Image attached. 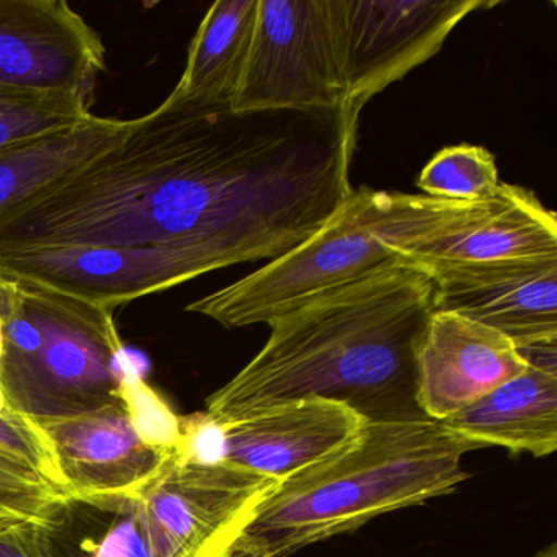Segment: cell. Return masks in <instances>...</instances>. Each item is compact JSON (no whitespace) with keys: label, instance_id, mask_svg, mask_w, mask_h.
Masks as SVG:
<instances>
[{"label":"cell","instance_id":"6da1fadb","mask_svg":"<svg viewBox=\"0 0 557 557\" xmlns=\"http://www.w3.org/2000/svg\"><path fill=\"white\" fill-rule=\"evenodd\" d=\"M292 201L288 151L260 113L162 102L0 218V252L188 247L226 269L272 259Z\"/></svg>","mask_w":557,"mask_h":557},{"label":"cell","instance_id":"7a4b0ae2","mask_svg":"<svg viewBox=\"0 0 557 557\" xmlns=\"http://www.w3.org/2000/svg\"><path fill=\"white\" fill-rule=\"evenodd\" d=\"M435 311V283L403 262L312 296L269 322L262 350L208 397L205 413L224 425L327 399L368 422L429 419L417 403V355Z\"/></svg>","mask_w":557,"mask_h":557},{"label":"cell","instance_id":"3957f363","mask_svg":"<svg viewBox=\"0 0 557 557\" xmlns=\"http://www.w3.org/2000/svg\"><path fill=\"white\" fill-rule=\"evenodd\" d=\"M479 449L438 420L367 422L347 446L280 481L230 557H292L391 511L451 494Z\"/></svg>","mask_w":557,"mask_h":557},{"label":"cell","instance_id":"277c9868","mask_svg":"<svg viewBox=\"0 0 557 557\" xmlns=\"http://www.w3.org/2000/svg\"><path fill=\"white\" fill-rule=\"evenodd\" d=\"M426 195L354 190L314 236L252 275L187 306L227 329L269 324L306 299L400 262L396 249L455 230L487 210Z\"/></svg>","mask_w":557,"mask_h":557},{"label":"cell","instance_id":"5b68a950","mask_svg":"<svg viewBox=\"0 0 557 557\" xmlns=\"http://www.w3.org/2000/svg\"><path fill=\"white\" fill-rule=\"evenodd\" d=\"M115 311L0 269V389L32 420L63 419L122 400L129 368Z\"/></svg>","mask_w":557,"mask_h":557},{"label":"cell","instance_id":"8992f818","mask_svg":"<svg viewBox=\"0 0 557 557\" xmlns=\"http://www.w3.org/2000/svg\"><path fill=\"white\" fill-rule=\"evenodd\" d=\"M234 112L348 109L344 0H259Z\"/></svg>","mask_w":557,"mask_h":557},{"label":"cell","instance_id":"52a82bcc","mask_svg":"<svg viewBox=\"0 0 557 557\" xmlns=\"http://www.w3.org/2000/svg\"><path fill=\"white\" fill-rule=\"evenodd\" d=\"M278 484L230 462L201 465L178 453L138 495L152 530L178 557H230Z\"/></svg>","mask_w":557,"mask_h":557},{"label":"cell","instance_id":"ba28073f","mask_svg":"<svg viewBox=\"0 0 557 557\" xmlns=\"http://www.w3.org/2000/svg\"><path fill=\"white\" fill-rule=\"evenodd\" d=\"M485 0H344L348 109L363 107L435 57L456 25Z\"/></svg>","mask_w":557,"mask_h":557},{"label":"cell","instance_id":"9c48e42d","mask_svg":"<svg viewBox=\"0 0 557 557\" xmlns=\"http://www.w3.org/2000/svg\"><path fill=\"white\" fill-rule=\"evenodd\" d=\"M0 269L115 311L223 265L211 253L188 247L77 246L0 252Z\"/></svg>","mask_w":557,"mask_h":557},{"label":"cell","instance_id":"30bf717a","mask_svg":"<svg viewBox=\"0 0 557 557\" xmlns=\"http://www.w3.org/2000/svg\"><path fill=\"white\" fill-rule=\"evenodd\" d=\"M107 71L100 35L63 0H0V84L90 100Z\"/></svg>","mask_w":557,"mask_h":557},{"label":"cell","instance_id":"8fae6325","mask_svg":"<svg viewBox=\"0 0 557 557\" xmlns=\"http://www.w3.org/2000/svg\"><path fill=\"white\" fill-rule=\"evenodd\" d=\"M436 311L500 332L518 351L557 345V259L425 270Z\"/></svg>","mask_w":557,"mask_h":557},{"label":"cell","instance_id":"7c38bea8","mask_svg":"<svg viewBox=\"0 0 557 557\" xmlns=\"http://www.w3.org/2000/svg\"><path fill=\"white\" fill-rule=\"evenodd\" d=\"M34 422L71 497L141 494L181 453L143 443L123 399L77 416Z\"/></svg>","mask_w":557,"mask_h":557},{"label":"cell","instance_id":"4fadbf2b","mask_svg":"<svg viewBox=\"0 0 557 557\" xmlns=\"http://www.w3.org/2000/svg\"><path fill=\"white\" fill-rule=\"evenodd\" d=\"M527 368L528 361L500 332L435 311L417 355V403L429 419L440 422Z\"/></svg>","mask_w":557,"mask_h":557},{"label":"cell","instance_id":"5bb4252c","mask_svg":"<svg viewBox=\"0 0 557 557\" xmlns=\"http://www.w3.org/2000/svg\"><path fill=\"white\" fill-rule=\"evenodd\" d=\"M367 422L335 400L282 404L224 423L223 461L283 481L341 451Z\"/></svg>","mask_w":557,"mask_h":557},{"label":"cell","instance_id":"9a60e30c","mask_svg":"<svg viewBox=\"0 0 557 557\" xmlns=\"http://www.w3.org/2000/svg\"><path fill=\"white\" fill-rule=\"evenodd\" d=\"M416 269L557 259V220L531 191L500 184L487 210L443 234L396 249Z\"/></svg>","mask_w":557,"mask_h":557},{"label":"cell","instance_id":"2e32d148","mask_svg":"<svg viewBox=\"0 0 557 557\" xmlns=\"http://www.w3.org/2000/svg\"><path fill=\"white\" fill-rule=\"evenodd\" d=\"M478 448L504 446L534 458L557 449V368L528 363L520 376L440 420Z\"/></svg>","mask_w":557,"mask_h":557},{"label":"cell","instance_id":"e0dca14e","mask_svg":"<svg viewBox=\"0 0 557 557\" xmlns=\"http://www.w3.org/2000/svg\"><path fill=\"white\" fill-rule=\"evenodd\" d=\"M45 531L50 557H178L152 531L139 495L71 497Z\"/></svg>","mask_w":557,"mask_h":557},{"label":"cell","instance_id":"ac0fdd59","mask_svg":"<svg viewBox=\"0 0 557 557\" xmlns=\"http://www.w3.org/2000/svg\"><path fill=\"white\" fill-rule=\"evenodd\" d=\"M257 14L259 0L214 2L188 48L184 74L164 102L231 107L249 60Z\"/></svg>","mask_w":557,"mask_h":557},{"label":"cell","instance_id":"d6986e66","mask_svg":"<svg viewBox=\"0 0 557 557\" xmlns=\"http://www.w3.org/2000/svg\"><path fill=\"white\" fill-rule=\"evenodd\" d=\"M132 120L90 115L84 122L0 149V218L113 148Z\"/></svg>","mask_w":557,"mask_h":557},{"label":"cell","instance_id":"ffe728a7","mask_svg":"<svg viewBox=\"0 0 557 557\" xmlns=\"http://www.w3.org/2000/svg\"><path fill=\"white\" fill-rule=\"evenodd\" d=\"M90 115L84 97L0 84V149L71 128Z\"/></svg>","mask_w":557,"mask_h":557},{"label":"cell","instance_id":"44dd1931","mask_svg":"<svg viewBox=\"0 0 557 557\" xmlns=\"http://www.w3.org/2000/svg\"><path fill=\"white\" fill-rule=\"evenodd\" d=\"M500 187L491 152L479 146H451L423 168L419 188L426 197L456 203H485Z\"/></svg>","mask_w":557,"mask_h":557},{"label":"cell","instance_id":"7402d4cb","mask_svg":"<svg viewBox=\"0 0 557 557\" xmlns=\"http://www.w3.org/2000/svg\"><path fill=\"white\" fill-rule=\"evenodd\" d=\"M70 492L45 478L30 461L0 446V520L47 523Z\"/></svg>","mask_w":557,"mask_h":557},{"label":"cell","instance_id":"603a6c76","mask_svg":"<svg viewBox=\"0 0 557 557\" xmlns=\"http://www.w3.org/2000/svg\"><path fill=\"white\" fill-rule=\"evenodd\" d=\"M122 399L133 429L143 443L165 451H182L185 438L184 417H178L143 380L141 374L128 370L123 377Z\"/></svg>","mask_w":557,"mask_h":557},{"label":"cell","instance_id":"cb8c5ba5","mask_svg":"<svg viewBox=\"0 0 557 557\" xmlns=\"http://www.w3.org/2000/svg\"><path fill=\"white\" fill-rule=\"evenodd\" d=\"M0 557H50L45 523L0 520Z\"/></svg>","mask_w":557,"mask_h":557},{"label":"cell","instance_id":"d4e9b609","mask_svg":"<svg viewBox=\"0 0 557 557\" xmlns=\"http://www.w3.org/2000/svg\"><path fill=\"white\" fill-rule=\"evenodd\" d=\"M534 557H557V544H549V546L544 547V549L540 550Z\"/></svg>","mask_w":557,"mask_h":557}]
</instances>
